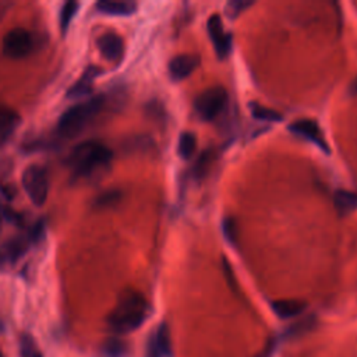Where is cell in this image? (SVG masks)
<instances>
[{
    "label": "cell",
    "mask_w": 357,
    "mask_h": 357,
    "mask_svg": "<svg viewBox=\"0 0 357 357\" xmlns=\"http://www.w3.org/2000/svg\"><path fill=\"white\" fill-rule=\"evenodd\" d=\"M21 183L25 194L35 206H43L46 204L50 188L46 167L40 165H29L21 176Z\"/></svg>",
    "instance_id": "cell-4"
},
{
    "label": "cell",
    "mask_w": 357,
    "mask_h": 357,
    "mask_svg": "<svg viewBox=\"0 0 357 357\" xmlns=\"http://www.w3.org/2000/svg\"><path fill=\"white\" fill-rule=\"evenodd\" d=\"M121 197H123V192L117 188H112V190H106L100 194H98L95 198H93V208L96 209H106V208H112L114 205H117L120 201H121Z\"/></svg>",
    "instance_id": "cell-17"
},
{
    "label": "cell",
    "mask_w": 357,
    "mask_h": 357,
    "mask_svg": "<svg viewBox=\"0 0 357 357\" xmlns=\"http://www.w3.org/2000/svg\"><path fill=\"white\" fill-rule=\"evenodd\" d=\"M252 3L251 1H244V0H234L227 3V14L230 17H237L241 11H244L247 7H250Z\"/></svg>",
    "instance_id": "cell-26"
},
{
    "label": "cell",
    "mask_w": 357,
    "mask_h": 357,
    "mask_svg": "<svg viewBox=\"0 0 357 357\" xmlns=\"http://www.w3.org/2000/svg\"><path fill=\"white\" fill-rule=\"evenodd\" d=\"M197 146V138L192 132H181L178 138V145H177V152L183 159H188L192 156L195 152Z\"/></svg>",
    "instance_id": "cell-22"
},
{
    "label": "cell",
    "mask_w": 357,
    "mask_h": 357,
    "mask_svg": "<svg viewBox=\"0 0 357 357\" xmlns=\"http://www.w3.org/2000/svg\"><path fill=\"white\" fill-rule=\"evenodd\" d=\"M149 304L142 293L134 289L124 290L113 310L109 312L106 322L109 329L116 335H126L137 331L148 318Z\"/></svg>",
    "instance_id": "cell-2"
},
{
    "label": "cell",
    "mask_w": 357,
    "mask_h": 357,
    "mask_svg": "<svg viewBox=\"0 0 357 357\" xmlns=\"http://www.w3.org/2000/svg\"><path fill=\"white\" fill-rule=\"evenodd\" d=\"M20 124L21 116L18 112L0 102V148L11 139Z\"/></svg>",
    "instance_id": "cell-12"
},
{
    "label": "cell",
    "mask_w": 357,
    "mask_h": 357,
    "mask_svg": "<svg viewBox=\"0 0 357 357\" xmlns=\"http://www.w3.org/2000/svg\"><path fill=\"white\" fill-rule=\"evenodd\" d=\"M257 357H264V354H261V356H257Z\"/></svg>",
    "instance_id": "cell-32"
},
{
    "label": "cell",
    "mask_w": 357,
    "mask_h": 357,
    "mask_svg": "<svg viewBox=\"0 0 357 357\" xmlns=\"http://www.w3.org/2000/svg\"><path fill=\"white\" fill-rule=\"evenodd\" d=\"M96 45L105 60L113 64H119L123 60L124 42L120 35L114 32H106L98 38Z\"/></svg>",
    "instance_id": "cell-10"
},
{
    "label": "cell",
    "mask_w": 357,
    "mask_h": 357,
    "mask_svg": "<svg viewBox=\"0 0 357 357\" xmlns=\"http://www.w3.org/2000/svg\"><path fill=\"white\" fill-rule=\"evenodd\" d=\"M227 102V92L222 86H212L201 92L195 102V112L204 121H211L225 109Z\"/></svg>",
    "instance_id": "cell-6"
},
{
    "label": "cell",
    "mask_w": 357,
    "mask_h": 357,
    "mask_svg": "<svg viewBox=\"0 0 357 357\" xmlns=\"http://www.w3.org/2000/svg\"><path fill=\"white\" fill-rule=\"evenodd\" d=\"M100 68L96 66H88L84 73L79 75V78L67 89L66 98L70 100H79L85 96H88L92 92V86L95 79L100 74Z\"/></svg>",
    "instance_id": "cell-11"
},
{
    "label": "cell",
    "mask_w": 357,
    "mask_h": 357,
    "mask_svg": "<svg viewBox=\"0 0 357 357\" xmlns=\"http://www.w3.org/2000/svg\"><path fill=\"white\" fill-rule=\"evenodd\" d=\"M102 354L105 357H124L127 354V344L119 337H109L102 344Z\"/></svg>",
    "instance_id": "cell-21"
},
{
    "label": "cell",
    "mask_w": 357,
    "mask_h": 357,
    "mask_svg": "<svg viewBox=\"0 0 357 357\" xmlns=\"http://www.w3.org/2000/svg\"><path fill=\"white\" fill-rule=\"evenodd\" d=\"M289 131L293 132L294 135H298L312 144H315L318 148H321L325 153H329L331 149L324 138V134L318 126V123L312 119H298L294 120L289 126Z\"/></svg>",
    "instance_id": "cell-8"
},
{
    "label": "cell",
    "mask_w": 357,
    "mask_h": 357,
    "mask_svg": "<svg viewBox=\"0 0 357 357\" xmlns=\"http://www.w3.org/2000/svg\"><path fill=\"white\" fill-rule=\"evenodd\" d=\"M212 159H213L212 151L202 152L201 156L197 159V162L194 165V176L198 177V178L204 177L206 170H208V167H209V165H211V162H212Z\"/></svg>",
    "instance_id": "cell-24"
},
{
    "label": "cell",
    "mask_w": 357,
    "mask_h": 357,
    "mask_svg": "<svg viewBox=\"0 0 357 357\" xmlns=\"http://www.w3.org/2000/svg\"><path fill=\"white\" fill-rule=\"evenodd\" d=\"M271 307H272V311L279 318L289 319L303 314L304 310L307 308V304L303 300H297V298H280V300L272 301Z\"/></svg>",
    "instance_id": "cell-15"
},
{
    "label": "cell",
    "mask_w": 357,
    "mask_h": 357,
    "mask_svg": "<svg viewBox=\"0 0 357 357\" xmlns=\"http://www.w3.org/2000/svg\"><path fill=\"white\" fill-rule=\"evenodd\" d=\"M350 92L353 95H357V77L354 78V81L350 84Z\"/></svg>",
    "instance_id": "cell-28"
},
{
    "label": "cell",
    "mask_w": 357,
    "mask_h": 357,
    "mask_svg": "<svg viewBox=\"0 0 357 357\" xmlns=\"http://www.w3.org/2000/svg\"><path fill=\"white\" fill-rule=\"evenodd\" d=\"M208 33L213 43L215 53L219 59H225L231 49V35L225 31L220 15L212 14L206 22Z\"/></svg>",
    "instance_id": "cell-9"
},
{
    "label": "cell",
    "mask_w": 357,
    "mask_h": 357,
    "mask_svg": "<svg viewBox=\"0 0 357 357\" xmlns=\"http://www.w3.org/2000/svg\"><path fill=\"white\" fill-rule=\"evenodd\" d=\"M18 350H20L18 351L20 357H43L39 346L36 344V340L28 332H22L20 335Z\"/></svg>",
    "instance_id": "cell-18"
},
{
    "label": "cell",
    "mask_w": 357,
    "mask_h": 357,
    "mask_svg": "<svg viewBox=\"0 0 357 357\" xmlns=\"http://www.w3.org/2000/svg\"><path fill=\"white\" fill-rule=\"evenodd\" d=\"M33 46L32 33L22 26H15L3 36L1 53L10 60H22L32 53Z\"/></svg>",
    "instance_id": "cell-5"
},
{
    "label": "cell",
    "mask_w": 357,
    "mask_h": 357,
    "mask_svg": "<svg viewBox=\"0 0 357 357\" xmlns=\"http://www.w3.org/2000/svg\"><path fill=\"white\" fill-rule=\"evenodd\" d=\"M0 357H4V356H3V353H1V351H0Z\"/></svg>",
    "instance_id": "cell-31"
},
{
    "label": "cell",
    "mask_w": 357,
    "mask_h": 357,
    "mask_svg": "<svg viewBox=\"0 0 357 357\" xmlns=\"http://www.w3.org/2000/svg\"><path fill=\"white\" fill-rule=\"evenodd\" d=\"M79 8V3L77 1H67L63 4V7L60 8V14H59V25H60V31L61 35H66L71 21L74 20V17L77 15Z\"/></svg>",
    "instance_id": "cell-19"
},
{
    "label": "cell",
    "mask_w": 357,
    "mask_h": 357,
    "mask_svg": "<svg viewBox=\"0 0 357 357\" xmlns=\"http://www.w3.org/2000/svg\"><path fill=\"white\" fill-rule=\"evenodd\" d=\"M103 103H105V96L98 95L88 100L70 106L59 117V121L56 126L57 135L63 138H74L79 135L85 130V127L95 119V116L100 112V107Z\"/></svg>",
    "instance_id": "cell-3"
},
{
    "label": "cell",
    "mask_w": 357,
    "mask_h": 357,
    "mask_svg": "<svg viewBox=\"0 0 357 357\" xmlns=\"http://www.w3.org/2000/svg\"><path fill=\"white\" fill-rule=\"evenodd\" d=\"M3 220H4V216H3V206L0 205V230H1V225H3Z\"/></svg>",
    "instance_id": "cell-30"
},
{
    "label": "cell",
    "mask_w": 357,
    "mask_h": 357,
    "mask_svg": "<svg viewBox=\"0 0 357 357\" xmlns=\"http://www.w3.org/2000/svg\"><path fill=\"white\" fill-rule=\"evenodd\" d=\"M6 265H7V261H6V258H4V255H3V251H1V248H0V269L4 268Z\"/></svg>",
    "instance_id": "cell-29"
},
{
    "label": "cell",
    "mask_w": 357,
    "mask_h": 357,
    "mask_svg": "<svg viewBox=\"0 0 357 357\" xmlns=\"http://www.w3.org/2000/svg\"><path fill=\"white\" fill-rule=\"evenodd\" d=\"M100 14L112 17H128L137 11V4L132 1L121 0H100L95 4Z\"/></svg>",
    "instance_id": "cell-14"
},
{
    "label": "cell",
    "mask_w": 357,
    "mask_h": 357,
    "mask_svg": "<svg viewBox=\"0 0 357 357\" xmlns=\"http://www.w3.org/2000/svg\"><path fill=\"white\" fill-rule=\"evenodd\" d=\"M45 234H46V225L40 219V220H38L36 223L32 225V227L29 229L26 237L31 241V244H39L45 238Z\"/></svg>",
    "instance_id": "cell-25"
},
{
    "label": "cell",
    "mask_w": 357,
    "mask_h": 357,
    "mask_svg": "<svg viewBox=\"0 0 357 357\" xmlns=\"http://www.w3.org/2000/svg\"><path fill=\"white\" fill-rule=\"evenodd\" d=\"M333 205L339 215L344 216L357 209V192L349 190H336L333 194Z\"/></svg>",
    "instance_id": "cell-16"
},
{
    "label": "cell",
    "mask_w": 357,
    "mask_h": 357,
    "mask_svg": "<svg viewBox=\"0 0 357 357\" xmlns=\"http://www.w3.org/2000/svg\"><path fill=\"white\" fill-rule=\"evenodd\" d=\"M112 149L100 141L88 139L73 148L67 165L74 181H95L110 170Z\"/></svg>",
    "instance_id": "cell-1"
},
{
    "label": "cell",
    "mask_w": 357,
    "mask_h": 357,
    "mask_svg": "<svg viewBox=\"0 0 357 357\" xmlns=\"http://www.w3.org/2000/svg\"><path fill=\"white\" fill-rule=\"evenodd\" d=\"M11 3L10 1H0V21L6 17V14L8 13V10L11 8Z\"/></svg>",
    "instance_id": "cell-27"
},
{
    "label": "cell",
    "mask_w": 357,
    "mask_h": 357,
    "mask_svg": "<svg viewBox=\"0 0 357 357\" xmlns=\"http://www.w3.org/2000/svg\"><path fill=\"white\" fill-rule=\"evenodd\" d=\"M222 230H223V234L226 237V240L236 245L237 243V237H238V227H237V222L234 218L231 216H226L222 222Z\"/></svg>",
    "instance_id": "cell-23"
},
{
    "label": "cell",
    "mask_w": 357,
    "mask_h": 357,
    "mask_svg": "<svg viewBox=\"0 0 357 357\" xmlns=\"http://www.w3.org/2000/svg\"><path fill=\"white\" fill-rule=\"evenodd\" d=\"M250 109H251V113L252 116L257 119V120H261V121H271V123H276V121H280L283 119V116L275 110V109H271L268 106H264L258 102H251L250 103Z\"/></svg>",
    "instance_id": "cell-20"
},
{
    "label": "cell",
    "mask_w": 357,
    "mask_h": 357,
    "mask_svg": "<svg viewBox=\"0 0 357 357\" xmlns=\"http://www.w3.org/2000/svg\"><path fill=\"white\" fill-rule=\"evenodd\" d=\"M199 66V57L194 54H180L170 60L169 74L174 81H181L187 78Z\"/></svg>",
    "instance_id": "cell-13"
},
{
    "label": "cell",
    "mask_w": 357,
    "mask_h": 357,
    "mask_svg": "<svg viewBox=\"0 0 357 357\" xmlns=\"http://www.w3.org/2000/svg\"><path fill=\"white\" fill-rule=\"evenodd\" d=\"M145 357H173L172 333L167 322H160L148 336Z\"/></svg>",
    "instance_id": "cell-7"
}]
</instances>
